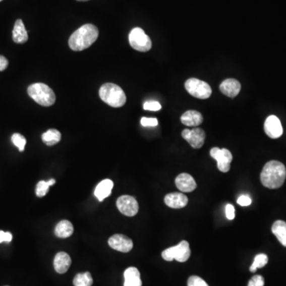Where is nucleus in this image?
<instances>
[{"label": "nucleus", "instance_id": "f257e3e1", "mask_svg": "<svg viewBox=\"0 0 286 286\" xmlns=\"http://www.w3.org/2000/svg\"><path fill=\"white\" fill-rule=\"evenodd\" d=\"M286 178V168L278 161L266 163L261 173V182L268 189H275L281 187Z\"/></svg>", "mask_w": 286, "mask_h": 286}, {"label": "nucleus", "instance_id": "f03ea898", "mask_svg": "<svg viewBox=\"0 0 286 286\" xmlns=\"http://www.w3.org/2000/svg\"><path fill=\"white\" fill-rule=\"evenodd\" d=\"M99 30L92 24H85L76 30L69 40V45L73 51L88 49L97 40Z\"/></svg>", "mask_w": 286, "mask_h": 286}, {"label": "nucleus", "instance_id": "7ed1b4c3", "mask_svg": "<svg viewBox=\"0 0 286 286\" xmlns=\"http://www.w3.org/2000/svg\"><path fill=\"white\" fill-rule=\"evenodd\" d=\"M99 97L104 103L112 107H123L127 101L124 90L117 84L107 83L99 88Z\"/></svg>", "mask_w": 286, "mask_h": 286}, {"label": "nucleus", "instance_id": "20e7f679", "mask_svg": "<svg viewBox=\"0 0 286 286\" xmlns=\"http://www.w3.org/2000/svg\"><path fill=\"white\" fill-rule=\"evenodd\" d=\"M27 92L36 103L44 107L52 106L56 101L54 92L48 85L42 83L31 84L28 87Z\"/></svg>", "mask_w": 286, "mask_h": 286}, {"label": "nucleus", "instance_id": "39448f33", "mask_svg": "<svg viewBox=\"0 0 286 286\" xmlns=\"http://www.w3.org/2000/svg\"><path fill=\"white\" fill-rule=\"evenodd\" d=\"M190 255L191 251L189 243L185 240L181 242L177 246L166 249L161 254L163 259L167 261V262L176 260L179 262H185L188 261Z\"/></svg>", "mask_w": 286, "mask_h": 286}, {"label": "nucleus", "instance_id": "423d86ee", "mask_svg": "<svg viewBox=\"0 0 286 286\" xmlns=\"http://www.w3.org/2000/svg\"><path fill=\"white\" fill-rule=\"evenodd\" d=\"M129 42L133 49L139 52H148L152 47V41L149 36L139 27L131 30L129 34Z\"/></svg>", "mask_w": 286, "mask_h": 286}, {"label": "nucleus", "instance_id": "0eeeda50", "mask_svg": "<svg viewBox=\"0 0 286 286\" xmlns=\"http://www.w3.org/2000/svg\"><path fill=\"white\" fill-rule=\"evenodd\" d=\"M185 88L187 92L194 97L200 99H206L211 96V87L208 83L200 81L199 79H189L185 84Z\"/></svg>", "mask_w": 286, "mask_h": 286}, {"label": "nucleus", "instance_id": "6e6552de", "mask_svg": "<svg viewBox=\"0 0 286 286\" xmlns=\"http://www.w3.org/2000/svg\"><path fill=\"white\" fill-rule=\"evenodd\" d=\"M210 155L217 161V167L219 170L222 173H227L230 170L231 163H232V153L227 149H219L214 147L210 151Z\"/></svg>", "mask_w": 286, "mask_h": 286}, {"label": "nucleus", "instance_id": "1a4fd4ad", "mask_svg": "<svg viewBox=\"0 0 286 286\" xmlns=\"http://www.w3.org/2000/svg\"><path fill=\"white\" fill-rule=\"evenodd\" d=\"M119 211L126 216H135L139 211V204L136 199L131 196H122L116 202Z\"/></svg>", "mask_w": 286, "mask_h": 286}, {"label": "nucleus", "instance_id": "9d476101", "mask_svg": "<svg viewBox=\"0 0 286 286\" xmlns=\"http://www.w3.org/2000/svg\"><path fill=\"white\" fill-rule=\"evenodd\" d=\"M182 137L189 142L194 149H200L204 146L205 140V132L200 128H193V130L185 129L182 131Z\"/></svg>", "mask_w": 286, "mask_h": 286}, {"label": "nucleus", "instance_id": "9b49d317", "mask_svg": "<svg viewBox=\"0 0 286 286\" xmlns=\"http://www.w3.org/2000/svg\"><path fill=\"white\" fill-rule=\"evenodd\" d=\"M108 244L111 248L120 252L127 253L133 248V242L124 235H114L109 239Z\"/></svg>", "mask_w": 286, "mask_h": 286}, {"label": "nucleus", "instance_id": "f8f14e48", "mask_svg": "<svg viewBox=\"0 0 286 286\" xmlns=\"http://www.w3.org/2000/svg\"><path fill=\"white\" fill-rule=\"evenodd\" d=\"M264 130L266 135L271 139H278L283 134V128L280 120L277 116H270L268 117L264 124Z\"/></svg>", "mask_w": 286, "mask_h": 286}, {"label": "nucleus", "instance_id": "ddd939ff", "mask_svg": "<svg viewBox=\"0 0 286 286\" xmlns=\"http://www.w3.org/2000/svg\"><path fill=\"white\" fill-rule=\"evenodd\" d=\"M177 188L183 193H190L197 189V185L194 178L190 174L183 173L177 177L175 180Z\"/></svg>", "mask_w": 286, "mask_h": 286}, {"label": "nucleus", "instance_id": "4468645a", "mask_svg": "<svg viewBox=\"0 0 286 286\" xmlns=\"http://www.w3.org/2000/svg\"><path fill=\"white\" fill-rule=\"evenodd\" d=\"M219 89L223 95L234 98L240 93L241 84L236 79H226L221 83Z\"/></svg>", "mask_w": 286, "mask_h": 286}, {"label": "nucleus", "instance_id": "2eb2a0df", "mask_svg": "<svg viewBox=\"0 0 286 286\" xmlns=\"http://www.w3.org/2000/svg\"><path fill=\"white\" fill-rule=\"evenodd\" d=\"M164 200L168 207L174 208V209L185 208L189 201L188 197L183 193H169L165 196Z\"/></svg>", "mask_w": 286, "mask_h": 286}, {"label": "nucleus", "instance_id": "dca6fc26", "mask_svg": "<svg viewBox=\"0 0 286 286\" xmlns=\"http://www.w3.org/2000/svg\"><path fill=\"white\" fill-rule=\"evenodd\" d=\"M72 260L70 255L66 252H59L56 254L53 261V266L58 273H66L71 266Z\"/></svg>", "mask_w": 286, "mask_h": 286}, {"label": "nucleus", "instance_id": "f3484780", "mask_svg": "<svg viewBox=\"0 0 286 286\" xmlns=\"http://www.w3.org/2000/svg\"><path fill=\"white\" fill-rule=\"evenodd\" d=\"M181 120L182 124L187 127H197L202 124L204 118L199 111L190 110L182 115Z\"/></svg>", "mask_w": 286, "mask_h": 286}, {"label": "nucleus", "instance_id": "a211bd4d", "mask_svg": "<svg viewBox=\"0 0 286 286\" xmlns=\"http://www.w3.org/2000/svg\"><path fill=\"white\" fill-rule=\"evenodd\" d=\"M114 183L111 180L106 179L102 181L95 189V196L99 201H103L110 196Z\"/></svg>", "mask_w": 286, "mask_h": 286}, {"label": "nucleus", "instance_id": "6ab92c4d", "mask_svg": "<svg viewBox=\"0 0 286 286\" xmlns=\"http://www.w3.org/2000/svg\"><path fill=\"white\" fill-rule=\"evenodd\" d=\"M13 41L15 43L23 44L28 40V34L25 28L24 23L23 20L18 19L15 23L14 26L13 33Z\"/></svg>", "mask_w": 286, "mask_h": 286}, {"label": "nucleus", "instance_id": "aec40b11", "mask_svg": "<svg viewBox=\"0 0 286 286\" xmlns=\"http://www.w3.org/2000/svg\"><path fill=\"white\" fill-rule=\"evenodd\" d=\"M124 286H142L140 273L135 267H129L124 272Z\"/></svg>", "mask_w": 286, "mask_h": 286}, {"label": "nucleus", "instance_id": "412c9836", "mask_svg": "<svg viewBox=\"0 0 286 286\" xmlns=\"http://www.w3.org/2000/svg\"><path fill=\"white\" fill-rule=\"evenodd\" d=\"M272 232L281 245L286 247V222L282 220H277L273 222Z\"/></svg>", "mask_w": 286, "mask_h": 286}, {"label": "nucleus", "instance_id": "4be33fe9", "mask_svg": "<svg viewBox=\"0 0 286 286\" xmlns=\"http://www.w3.org/2000/svg\"><path fill=\"white\" fill-rule=\"evenodd\" d=\"M73 226L72 222L68 220L61 221L55 228V235L58 237L66 239L70 237L73 233Z\"/></svg>", "mask_w": 286, "mask_h": 286}, {"label": "nucleus", "instance_id": "5701e85b", "mask_svg": "<svg viewBox=\"0 0 286 286\" xmlns=\"http://www.w3.org/2000/svg\"><path fill=\"white\" fill-rule=\"evenodd\" d=\"M41 139L45 144L51 146L60 142L62 135H61L60 131L58 130L50 129L41 135Z\"/></svg>", "mask_w": 286, "mask_h": 286}, {"label": "nucleus", "instance_id": "b1692460", "mask_svg": "<svg viewBox=\"0 0 286 286\" xmlns=\"http://www.w3.org/2000/svg\"><path fill=\"white\" fill-rule=\"evenodd\" d=\"M92 283L93 279L89 272L78 273L73 280L74 286H92Z\"/></svg>", "mask_w": 286, "mask_h": 286}, {"label": "nucleus", "instance_id": "393cba45", "mask_svg": "<svg viewBox=\"0 0 286 286\" xmlns=\"http://www.w3.org/2000/svg\"><path fill=\"white\" fill-rule=\"evenodd\" d=\"M55 183H56V181L54 179H50L48 182L41 181L38 182V185L36 186V195L38 197H45L47 193L49 192V188L54 185Z\"/></svg>", "mask_w": 286, "mask_h": 286}, {"label": "nucleus", "instance_id": "a878e982", "mask_svg": "<svg viewBox=\"0 0 286 286\" xmlns=\"http://www.w3.org/2000/svg\"><path fill=\"white\" fill-rule=\"evenodd\" d=\"M268 263V257L266 254H259L254 258V262L250 267V271L254 273L258 268H262Z\"/></svg>", "mask_w": 286, "mask_h": 286}, {"label": "nucleus", "instance_id": "bb28decb", "mask_svg": "<svg viewBox=\"0 0 286 286\" xmlns=\"http://www.w3.org/2000/svg\"><path fill=\"white\" fill-rule=\"evenodd\" d=\"M12 141L16 147L19 149V151L23 152L25 150L26 144V139L23 135L21 134L15 133L12 135Z\"/></svg>", "mask_w": 286, "mask_h": 286}, {"label": "nucleus", "instance_id": "cd10ccee", "mask_svg": "<svg viewBox=\"0 0 286 286\" xmlns=\"http://www.w3.org/2000/svg\"><path fill=\"white\" fill-rule=\"evenodd\" d=\"M188 286H208V284L198 276H191L188 280Z\"/></svg>", "mask_w": 286, "mask_h": 286}, {"label": "nucleus", "instance_id": "c85d7f7f", "mask_svg": "<svg viewBox=\"0 0 286 286\" xmlns=\"http://www.w3.org/2000/svg\"><path fill=\"white\" fill-rule=\"evenodd\" d=\"M265 280L261 275H254V277L250 280L248 286H264Z\"/></svg>", "mask_w": 286, "mask_h": 286}, {"label": "nucleus", "instance_id": "c756f323", "mask_svg": "<svg viewBox=\"0 0 286 286\" xmlns=\"http://www.w3.org/2000/svg\"><path fill=\"white\" fill-rule=\"evenodd\" d=\"M143 107H144L145 110L157 111V110H161V106L157 101H147L144 103Z\"/></svg>", "mask_w": 286, "mask_h": 286}, {"label": "nucleus", "instance_id": "7c9ffc66", "mask_svg": "<svg viewBox=\"0 0 286 286\" xmlns=\"http://www.w3.org/2000/svg\"><path fill=\"white\" fill-rule=\"evenodd\" d=\"M141 124L143 127H156L158 124V121L155 118H142Z\"/></svg>", "mask_w": 286, "mask_h": 286}, {"label": "nucleus", "instance_id": "2f4dec72", "mask_svg": "<svg viewBox=\"0 0 286 286\" xmlns=\"http://www.w3.org/2000/svg\"><path fill=\"white\" fill-rule=\"evenodd\" d=\"M251 202H252L251 199L247 195H243L241 197H239L237 200L238 204H240V206H243V207L251 205Z\"/></svg>", "mask_w": 286, "mask_h": 286}, {"label": "nucleus", "instance_id": "473e14b6", "mask_svg": "<svg viewBox=\"0 0 286 286\" xmlns=\"http://www.w3.org/2000/svg\"><path fill=\"white\" fill-rule=\"evenodd\" d=\"M12 238H13V236H12L11 232H5L4 231H0V243H4V242L10 243V242H12Z\"/></svg>", "mask_w": 286, "mask_h": 286}, {"label": "nucleus", "instance_id": "72a5a7b5", "mask_svg": "<svg viewBox=\"0 0 286 286\" xmlns=\"http://www.w3.org/2000/svg\"><path fill=\"white\" fill-rule=\"evenodd\" d=\"M235 207L232 204H228L226 206V216L227 219L232 220L235 219Z\"/></svg>", "mask_w": 286, "mask_h": 286}, {"label": "nucleus", "instance_id": "f704fd0d", "mask_svg": "<svg viewBox=\"0 0 286 286\" xmlns=\"http://www.w3.org/2000/svg\"><path fill=\"white\" fill-rule=\"evenodd\" d=\"M8 66V61L5 56L0 55V71H4Z\"/></svg>", "mask_w": 286, "mask_h": 286}, {"label": "nucleus", "instance_id": "c9c22d12", "mask_svg": "<svg viewBox=\"0 0 286 286\" xmlns=\"http://www.w3.org/2000/svg\"><path fill=\"white\" fill-rule=\"evenodd\" d=\"M77 1H81V2H85V1H88V0H77Z\"/></svg>", "mask_w": 286, "mask_h": 286}, {"label": "nucleus", "instance_id": "e433bc0d", "mask_svg": "<svg viewBox=\"0 0 286 286\" xmlns=\"http://www.w3.org/2000/svg\"><path fill=\"white\" fill-rule=\"evenodd\" d=\"M1 1H3V0H0V2H1Z\"/></svg>", "mask_w": 286, "mask_h": 286}]
</instances>
